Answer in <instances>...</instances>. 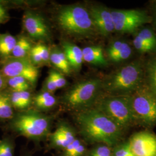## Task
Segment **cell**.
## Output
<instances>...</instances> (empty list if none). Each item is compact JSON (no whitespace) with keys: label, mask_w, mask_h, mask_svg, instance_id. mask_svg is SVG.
<instances>
[{"label":"cell","mask_w":156,"mask_h":156,"mask_svg":"<svg viewBox=\"0 0 156 156\" xmlns=\"http://www.w3.org/2000/svg\"><path fill=\"white\" fill-rule=\"evenodd\" d=\"M76 120L81 135L91 144H105L112 147L122 137L123 129L94 107L78 112Z\"/></svg>","instance_id":"cell-1"},{"label":"cell","mask_w":156,"mask_h":156,"mask_svg":"<svg viewBox=\"0 0 156 156\" xmlns=\"http://www.w3.org/2000/svg\"><path fill=\"white\" fill-rule=\"evenodd\" d=\"M145 63L135 60L123 66L103 80V91L109 95L127 96L144 84Z\"/></svg>","instance_id":"cell-2"},{"label":"cell","mask_w":156,"mask_h":156,"mask_svg":"<svg viewBox=\"0 0 156 156\" xmlns=\"http://www.w3.org/2000/svg\"><path fill=\"white\" fill-rule=\"evenodd\" d=\"M56 21L64 33L75 38H89L97 32L89 9L81 5L62 6L56 15Z\"/></svg>","instance_id":"cell-3"},{"label":"cell","mask_w":156,"mask_h":156,"mask_svg":"<svg viewBox=\"0 0 156 156\" xmlns=\"http://www.w3.org/2000/svg\"><path fill=\"white\" fill-rule=\"evenodd\" d=\"M51 118L36 110L21 111L12 120V129L17 134L34 141H41L49 136Z\"/></svg>","instance_id":"cell-4"},{"label":"cell","mask_w":156,"mask_h":156,"mask_svg":"<svg viewBox=\"0 0 156 156\" xmlns=\"http://www.w3.org/2000/svg\"><path fill=\"white\" fill-rule=\"evenodd\" d=\"M103 91V80L92 78L74 84L62 97L63 104L78 112L91 108Z\"/></svg>","instance_id":"cell-5"},{"label":"cell","mask_w":156,"mask_h":156,"mask_svg":"<svg viewBox=\"0 0 156 156\" xmlns=\"http://www.w3.org/2000/svg\"><path fill=\"white\" fill-rule=\"evenodd\" d=\"M94 105L95 108L109 117L123 130L134 123L128 95L100 97Z\"/></svg>","instance_id":"cell-6"},{"label":"cell","mask_w":156,"mask_h":156,"mask_svg":"<svg viewBox=\"0 0 156 156\" xmlns=\"http://www.w3.org/2000/svg\"><path fill=\"white\" fill-rule=\"evenodd\" d=\"M134 123L146 127L156 125V97L145 85L129 95Z\"/></svg>","instance_id":"cell-7"},{"label":"cell","mask_w":156,"mask_h":156,"mask_svg":"<svg viewBox=\"0 0 156 156\" xmlns=\"http://www.w3.org/2000/svg\"><path fill=\"white\" fill-rule=\"evenodd\" d=\"M111 13L115 31L118 33H132L151 23V15L142 10L112 9Z\"/></svg>","instance_id":"cell-8"},{"label":"cell","mask_w":156,"mask_h":156,"mask_svg":"<svg viewBox=\"0 0 156 156\" xmlns=\"http://www.w3.org/2000/svg\"><path fill=\"white\" fill-rule=\"evenodd\" d=\"M1 73L5 78L22 77L27 79L31 85H35L38 80L39 71L34 66L28 57H11L6 60Z\"/></svg>","instance_id":"cell-9"},{"label":"cell","mask_w":156,"mask_h":156,"mask_svg":"<svg viewBox=\"0 0 156 156\" xmlns=\"http://www.w3.org/2000/svg\"><path fill=\"white\" fill-rule=\"evenodd\" d=\"M24 27L28 35L34 39L48 41L51 37L49 27L44 18L39 13L29 10L23 17Z\"/></svg>","instance_id":"cell-10"},{"label":"cell","mask_w":156,"mask_h":156,"mask_svg":"<svg viewBox=\"0 0 156 156\" xmlns=\"http://www.w3.org/2000/svg\"><path fill=\"white\" fill-rule=\"evenodd\" d=\"M134 156H156V136L143 131L133 135L128 140Z\"/></svg>","instance_id":"cell-11"},{"label":"cell","mask_w":156,"mask_h":156,"mask_svg":"<svg viewBox=\"0 0 156 156\" xmlns=\"http://www.w3.org/2000/svg\"><path fill=\"white\" fill-rule=\"evenodd\" d=\"M89 11L98 33L108 37L115 32L111 9L104 6L93 5L90 8Z\"/></svg>","instance_id":"cell-12"},{"label":"cell","mask_w":156,"mask_h":156,"mask_svg":"<svg viewBox=\"0 0 156 156\" xmlns=\"http://www.w3.org/2000/svg\"><path fill=\"white\" fill-rule=\"evenodd\" d=\"M62 48L71 68L75 71H79L84 62L82 49L69 42H64Z\"/></svg>","instance_id":"cell-13"},{"label":"cell","mask_w":156,"mask_h":156,"mask_svg":"<svg viewBox=\"0 0 156 156\" xmlns=\"http://www.w3.org/2000/svg\"><path fill=\"white\" fill-rule=\"evenodd\" d=\"M83 62L96 66H106L108 65L103 49L101 46H90L82 49Z\"/></svg>","instance_id":"cell-14"},{"label":"cell","mask_w":156,"mask_h":156,"mask_svg":"<svg viewBox=\"0 0 156 156\" xmlns=\"http://www.w3.org/2000/svg\"><path fill=\"white\" fill-rule=\"evenodd\" d=\"M33 104L36 111H48L56 106L57 99L53 94L41 91L33 98Z\"/></svg>","instance_id":"cell-15"},{"label":"cell","mask_w":156,"mask_h":156,"mask_svg":"<svg viewBox=\"0 0 156 156\" xmlns=\"http://www.w3.org/2000/svg\"><path fill=\"white\" fill-rule=\"evenodd\" d=\"M144 84L156 97V55L145 63Z\"/></svg>","instance_id":"cell-16"},{"label":"cell","mask_w":156,"mask_h":156,"mask_svg":"<svg viewBox=\"0 0 156 156\" xmlns=\"http://www.w3.org/2000/svg\"><path fill=\"white\" fill-rule=\"evenodd\" d=\"M9 97L13 109L21 111L28 110V108L33 104V97L28 91H13Z\"/></svg>","instance_id":"cell-17"},{"label":"cell","mask_w":156,"mask_h":156,"mask_svg":"<svg viewBox=\"0 0 156 156\" xmlns=\"http://www.w3.org/2000/svg\"><path fill=\"white\" fill-rule=\"evenodd\" d=\"M50 62L62 73L69 74L71 73V67L67 57L63 51L58 48L50 50Z\"/></svg>","instance_id":"cell-18"},{"label":"cell","mask_w":156,"mask_h":156,"mask_svg":"<svg viewBox=\"0 0 156 156\" xmlns=\"http://www.w3.org/2000/svg\"><path fill=\"white\" fill-rule=\"evenodd\" d=\"M31 42L25 37H20L17 39V42L12 52L13 57L26 58L28 57V55L33 48Z\"/></svg>","instance_id":"cell-19"},{"label":"cell","mask_w":156,"mask_h":156,"mask_svg":"<svg viewBox=\"0 0 156 156\" xmlns=\"http://www.w3.org/2000/svg\"><path fill=\"white\" fill-rule=\"evenodd\" d=\"M13 117V108L9 95L0 92V120L12 119Z\"/></svg>","instance_id":"cell-20"},{"label":"cell","mask_w":156,"mask_h":156,"mask_svg":"<svg viewBox=\"0 0 156 156\" xmlns=\"http://www.w3.org/2000/svg\"><path fill=\"white\" fill-rule=\"evenodd\" d=\"M16 42L17 38L10 34H0V55L2 56L10 55Z\"/></svg>","instance_id":"cell-21"},{"label":"cell","mask_w":156,"mask_h":156,"mask_svg":"<svg viewBox=\"0 0 156 156\" xmlns=\"http://www.w3.org/2000/svg\"><path fill=\"white\" fill-rule=\"evenodd\" d=\"M7 82L13 91L17 92L28 91L31 85L27 79L22 77L8 78Z\"/></svg>","instance_id":"cell-22"},{"label":"cell","mask_w":156,"mask_h":156,"mask_svg":"<svg viewBox=\"0 0 156 156\" xmlns=\"http://www.w3.org/2000/svg\"><path fill=\"white\" fill-rule=\"evenodd\" d=\"M56 129L66 140L68 145L77 139L74 129L67 123H60Z\"/></svg>","instance_id":"cell-23"},{"label":"cell","mask_w":156,"mask_h":156,"mask_svg":"<svg viewBox=\"0 0 156 156\" xmlns=\"http://www.w3.org/2000/svg\"><path fill=\"white\" fill-rule=\"evenodd\" d=\"M132 55V48L128 43L126 42L123 47L113 55L109 57L113 62H120L128 59Z\"/></svg>","instance_id":"cell-24"},{"label":"cell","mask_w":156,"mask_h":156,"mask_svg":"<svg viewBox=\"0 0 156 156\" xmlns=\"http://www.w3.org/2000/svg\"><path fill=\"white\" fill-rule=\"evenodd\" d=\"M48 137L50 140V145L53 148L64 150L68 146L66 140L64 139L62 135L57 129L53 133L49 134Z\"/></svg>","instance_id":"cell-25"},{"label":"cell","mask_w":156,"mask_h":156,"mask_svg":"<svg viewBox=\"0 0 156 156\" xmlns=\"http://www.w3.org/2000/svg\"><path fill=\"white\" fill-rule=\"evenodd\" d=\"M136 35L147 43L152 45L156 49V34L149 27L140 28Z\"/></svg>","instance_id":"cell-26"},{"label":"cell","mask_w":156,"mask_h":156,"mask_svg":"<svg viewBox=\"0 0 156 156\" xmlns=\"http://www.w3.org/2000/svg\"><path fill=\"white\" fill-rule=\"evenodd\" d=\"M133 42L134 48L140 53L144 54L156 51V49L152 45L141 39L137 35L135 36Z\"/></svg>","instance_id":"cell-27"},{"label":"cell","mask_w":156,"mask_h":156,"mask_svg":"<svg viewBox=\"0 0 156 156\" xmlns=\"http://www.w3.org/2000/svg\"><path fill=\"white\" fill-rule=\"evenodd\" d=\"M112 147L105 144H98L90 151L88 156H111Z\"/></svg>","instance_id":"cell-28"},{"label":"cell","mask_w":156,"mask_h":156,"mask_svg":"<svg viewBox=\"0 0 156 156\" xmlns=\"http://www.w3.org/2000/svg\"><path fill=\"white\" fill-rule=\"evenodd\" d=\"M115 146V147L112 148V155L115 156H134L130 149L128 141Z\"/></svg>","instance_id":"cell-29"},{"label":"cell","mask_w":156,"mask_h":156,"mask_svg":"<svg viewBox=\"0 0 156 156\" xmlns=\"http://www.w3.org/2000/svg\"><path fill=\"white\" fill-rule=\"evenodd\" d=\"M49 75L52 78L57 89L64 87L67 84V80L62 73L56 69H51L49 71Z\"/></svg>","instance_id":"cell-30"},{"label":"cell","mask_w":156,"mask_h":156,"mask_svg":"<svg viewBox=\"0 0 156 156\" xmlns=\"http://www.w3.org/2000/svg\"><path fill=\"white\" fill-rule=\"evenodd\" d=\"M14 146L8 139L0 140V156H13Z\"/></svg>","instance_id":"cell-31"},{"label":"cell","mask_w":156,"mask_h":156,"mask_svg":"<svg viewBox=\"0 0 156 156\" xmlns=\"http://www.w3.org/2000/svg\"><path fill=\"white\" fill-rule=\"evenodd\" d=\"M36 49L41 57L44 64L50 62V50L49 48L42 44H39L35 46Z\"/></svg>","instance_id":"cell-32"},{"label":"cell","mask_w":156,"mask_h":156,"mask_svg":"<svg viewBox=\"0 0 156 156\" xmlns=\"http://www.w3.org/2000/svg\"><path fill=\"white\" fill-rule=\"evenodd\" d=\"M28 57L30 62L35 67H37L44 64L41 57L39 55V53L38 52L35 46H33L31 49L28 55Z\"/></svg>","instance_id":"cell-33"},{"label":"cell","mask_w":156,"mask_h":156,"mask_svg":"<svg viewBox=\"0 0 156 156\" xmlns=\"http://www.w3.org/2000/svg\"><path fill=\"white\" fill-rule=\"evenodd\" d=\"M57 89L56 84L55 83L51 76L48 75V77L45 79V81L43 84L42 91L48 92L51 94H53Z\"/></svg>","instance_id":"cell-34"},{"label":"cell","mask_w":156,"mask_h":156,"mask_svg":"<svg viewBox=\"0 0 156 156\" xmlns=\"http://www.w3.org/2000/svg\"><path fill=\"white\" fill-rule=\"evenodd\" d=\"M126 42L120 40L113 42L107 49V55L108 56V58L113 55L115 53H116L120 50L125 44Z\"/></svg>","instance_id":"cell-35"},{"label":"cell","mask_w":156,"mask_h":156,"mask_svg":"<svg viewBox=\"0 0 156 156\" xmlns=\"http://www.w3.org/2000/svg\"><path fill=\"white\" fill-rule=\"evenodd\" d=\"M81 142L82 141L78 138L74 140L72 144L68 145L65 149L63 150L62 156H73L78 146Z\"/></svg>","instance_id":"cell-36"},{"label":"cell","mask_w":156,"mask_h":156,"mask_svg":"<svg viewBox=\"0 0 156 156\" xmlns=\"http://www.w3.org/2000/svg\"><path fill=\"white\" fill-rule=\"evenodd\" d=\"M10 17L4 6L0 2V24L8 22Z\"/></svg>","instance_id":"cell-37"},{"label":"cell","mask_w":156,"mask_h":156,"mask_svg":"<svg viewBox=\"0 0 156 156\" xmlns=\"http://www.w3.org/2000/svg\"><path fill=\"white\" fill-rule=\"evenodd\" d=\"M86 147L83 143L82 142L78 146L77 149L73 153V156H84L86 153Z\"/></svg>","instance_id":"cell-38"},{"label":"cell","mask_w":156,"mask_h":156,"mask_svg":"<svg viewBox=\"0 0 156 156\" xmlns=\"http://www.w3.org/2000/svg\"><path fill=\"white\" fill-rule=\"evenodd\" d=\"M151 23L156 29V1L153 2L151 6Z\"/></svg>","instance_id":"cell-39"},{"label":"cell","mask_w":156,"mask_h":156,"mask_svg":"<svg viewBox=\"0 0 156 156\" xmlns=\"http://www.w3.org/2000/svg\"><path fill=\"white\" fill-rule=\"evenodd\" d=\"M6 86L5 77L4 76L2 73L0 71V92L4 89Z\"/></svg>","instance_id":"cell-40"}]
</instances>
